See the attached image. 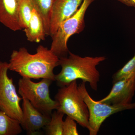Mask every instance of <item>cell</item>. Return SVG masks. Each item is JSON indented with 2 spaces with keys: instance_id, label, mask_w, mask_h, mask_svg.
<instances>
[{
  "instance_id": "obj_1",
  "label": "cell",
  "mask_w": 135,
  "mask_h": 135,
  "mask_svg": "<svg viewBox=\"0 0 135 135\" xmlns=\"http://www.w3.org/2000/svg\"><path fill=\"white\" fill-rule=\"evenodd\" d=\"M59 59L50 49L40 45L35 54L25 47L12 51L8 63L9 70L16 72L22 77L55 81L54 68L59 65Z\"/></svg>"
},
{
  "instance_id": "obj_2",
  "label": "cell",
  "mask_w": 135,
  "mask_h": 135,
  "mask_svg": "<svg viewBox=\"0 0 135 135\" xmlns=\"http://www.w3.org/2000/svg\"><path fill=\"white\" fill-rule=\"evenodd\" d=\"M69 56L59 59L61 71L55 75V81L58 86H67L72 81L80 79L89 83L91 88L97 91L100 73L97 66L106 59L105 57H84L69 51Z\"/></svg>"
},
{
  "instance_id": "obj_3",
  "label": "cell",
  "mask_w": 135,
  "mask_h": 135,
  "mask_svg": "<svg viewBox=\"0 0 135 135\" xmlns=\"http://www.w3.org/2000/svg\"><path fill=\"white\" fill-rule=\"evenodd\" d=\"M57 110L70 116L83 127L89 129V112L86 104L78 89L77 80L61 87L55 97Z\"/></svg>"
},
{
  "instance_id": "obj_4",
  "label": "cell",
  "mask_w": 135,
  "mask_h": 135,
  "mask_svg": "<svg viewBox=\"0 0 135 135\" xmlns=\"http://www.w3.org/2000/svg\"><path fill=\"white\" fill-rule=\"evenodd\" d=\"M95 0H83L77 12L61 23L58 29L51 36L50 50L60 59L68 56V41L74 35L79 34L85 27L84 17L88 8Z\"/></svg>"
},
{
  "instance_id": "obj_5",
  "label": "cell",
  "mask_w": 135,
  "mask_h": 135,
  "mask_svg": "<svg viewBox=\"0 0 135 135\" xmlns=\"http://www.w3.org/2000/svg\"><path fill=\"white\" fill-rule=\"evenodd\" d=\"M53 81L42 79L35 83L31 79L22 77L18 81V92L42 113L51 116L52 111L57 110L59 106L57 102L50 96L49 87Z\"/></svg>"
},
{
  "instance_id": "obj_6",
  "label": "cell",
  "mask_w": 135,
  "mask_h": 135,
  "mask_svg": "<svg viewBox=\"0 0 135 135\" xmlns=\"http://www.w3.org/2000/svg\"><path fill=\"white\" fill-rule=\"evenodd\" d=\"M79 91L86 104L89 112V134L96 135L102 123L114 114L127 110L135 109V103L128 104L111 105L94 100L90 96L83 82L78 86Z\"/></svg>"
},
{
  "instance_id": "obj_7",
  "label": "cell",
  "mask_w": 135,
  "mask_h": 135,
  "mask_svg": "<svg viewBox=\"0 0 135 135\" xmlns=\"http://www.w3.org/2000/svg\"><path fill=\"white\" fill-rule=\"evenodd\" d=\"M8 63L0 61V111L21 124L23 114L20 102L23 98L18 96L12 78L8 76Z\"/></svg>"
},
{
  "instance_id": "obj_8",
  "label": "cell",
  "mask_w": 135,
  "mask_h": 135,
  "mask_svg": "<svg viewBox=\"0 0 135 135\" xmlns=\"http://www.w3.org/2000/svg\"><path fill=\"white\" fill-rule=\"evenodd\" d=\"M113 83L109 94L98 101L114 105L131 103L135 92V77L122 79Z\"/></svg>"
},
{
  "instance_id": "obj_9",
  "label": "cell",
  "mask_w": 135,
  "mask_h": 135,
  "mask_svg": "<svg viewBox=\"0 0 135 135\" xmlns=\"http://www.w3.org/2000/svg\"><path fill=\"white\" fill-rule=\"evenodd\" d=\"M22 98L23 120L21 126L27 134L33 135L49 124L51 116L42 113L33 106L27 99Z\"/></svg>"
},
{
  "instance_id": "obj_10",
  "label": "cell",
  "mask_w": 135,
  "mask_h": 135,
  "mask_svg": "<svg viewBox=\"0 0 135 135\" xmlns=\"http://www.w3.org/2000/svg\"><path fill=\"white\" fill-rule=\"evenodd\" d=\"M83 0H56L51 17L50 35L52 36L62 22L78 11Z\"/></svg>"
},
{
  "instance_id": "obj_11",
  "label": "cell",
  "mask_w": 135,
  "mask_h": 135,
  "mask_svg": "<svg viewBox=\"0 0 135 135\" xmlns=\"http://www.w3.org/2000/svg\"><path fill=\"white\" fill-rule=\"evenodd\" d=\"M21 0H0V22L4 26L17 31L20 26L18 11Z\"/></svg>"
},
{
  "instance_id": "obj_12",
  "label": "cell",
  "mask_w": 135,
  "mask_h": 135,
  "mask_svg": "<svg viewBox=\"0 0 135 135\" xmlns=\"http://www.w3.org/2000/svg\"><path fill=\"white\" fill-rule=\"evenodd\" d=\"M28 41L38 43L45 40L46 35L42 18L34 9L28 26L24 29Z\"/></svg>"
},
{
  "instance_id": "obj_13",
  "label": "cell",
  "mask_w": 135,
  "mask_h": 135,
  "mask_svg": "<svg viewBox=\"0 0 135 135\" xmlns=\"http://www.w3.org/2000/svg\"><path fill=\"white\" fill-rule=\"evenodd\" d=\"M34 9L38 12L44 24L47 35H50L51 17L56 0H30Z\"/></svg>"
},
{
  "instance_id": "obj_14",
  "label": "cell",
  "mask_w": 135,
  "mask_h": 135,
  "mask_svg": "<svg viewBox=\"0 0 135 135\" xmlns=\"http://www.w3.org/2000/svg\"><path fill=\"white\" fill-rule=\"evenodd\" d=\"M19 121L0 111V135H17L21 134L22 128Z\"/></svg>"
},
{
  "instance_id": "obj_15",
  "label": "cell",
  "mask_w": 135,
  "mask_h": 135,
  "mask_svg": "<svg viewBox=\"0 0 135 135\" xmlns=\"http://www.w3.org/2000/svg\"><path fill=\"white\" fill-rule=\"evenodd\" d=\"M64 115V113L57 110L52 113L49 123L45 127L46 135H63Z\"/></svg>"
},
{
  "instance_id": "obj_16",
  "label": "cell",
  "mask_w": 135,
  "mask_h": 135,
  "mask_svg": "<svg viewBox=\"0 0 135 135\" xmlns=\"http://www.w3.org/2000/svg\"><path fill=\"white\" fill-rule=\"evenodd\" d=\"M34 7L30 0H21L18 11L20 26L22 29H25L31 17Z\"/></svg>"
},
{
  "instance_id": "obj_17",
  "label": "cell",
  "mask_w": 135,
  "mask_h": 135,
  "mask_svg": "<svg viewBox=\"0 0 135 135\" xmlns=\"http://www.w3.org/2000/svg\"><path fill=\"white\" fill-rule=\"evenodd\" d=\"M135 77V54L123 67L118 70L113 76V83L123 79Z\"/></svg>"
},
{
  "instance_id": "obj_18",
  "label": "cell",
  "mask_w": 135,
  "mask_h": 135,
  "mask_svg": "<svg viewBox=\"0 0 135 135\" xmlns=\"http://www.w3.org/2000/svg\"><path fill=\"white\" fill-rule=\"evenodd\" d=\"M77 122L70 116H66L64 121L63 135H78Z\"/></svg>"
},
{
  "instance_id": "obj_19",
  "label": "cell",
  "mask_w": 135,
  "mask_h": 135,
  "mask_svg": "<svg viewBox=\"0 0 135 135\" xmlns=\"http://www.w3.org/2000/svg\"><path fill=\"white\" fill-rule=\"evenodd\" d=\"M128 7L135 8V0H118Z\"/></svg>"
}]
</instances>
